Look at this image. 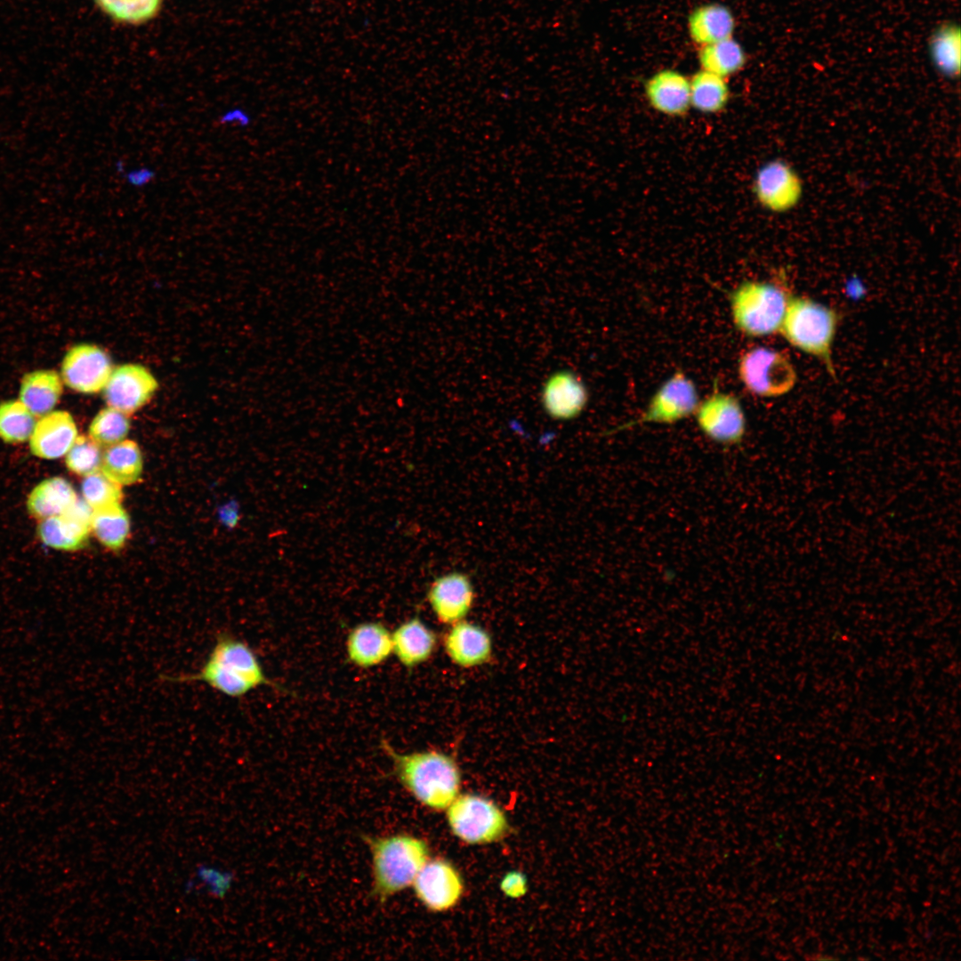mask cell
Wrapping results in <instances>:
<instances>
[{
	"label": "cell",
	"mask_w": 961,
	"mask_h": 961,
	"mask_svg": "<svg viewBox=\"0 0 961 961\" xmlns=\"http://www.w3.org/2000/svg\"><path fill=\"white\" fill-rule=\"evenodd\" d=\"M125 176L127 182L132 186L142 187L154 179L155 173L151 169L141 167L126 173Z\"/></svg>",
	"instance_id": "8d00e7d4"
},
{
	"label": "cell",
	"mask_w": 961,
	"mask_h": 961,
	"mask_svg": "<svg viewBox=\"0 0 961 961\" xmlns=\"http://www.w3.org/2000/svg\"><path fill=\"white\" fill-rule=\"evenodd\" d=\"M427 598L437 619L451 626L467 616L473 605L475 593L467 574L452 571L433 580Z\"/></svg>",
	"instance_id": "9a60e30c"
},
{
	"label": "cell",
	"mask_w": 961,
	"mask_h": 961,
	"mask_svg": "<svg viewBox=\"0 0 961 961\" xmlns=\"http://www.w3.org/2000/svg\"><path fill=\"white\" fill-rule=\"evenodd\" d=\"M501 888L510 897L521 896L527 890L526 879L521 874L512 872L504 877Z\"/></svg>",
	"instance_id": "d590c367"
},
{
	"label": "cell",
	"mask_w": 961,
	"mask_h": 961,
	"mask_svg": "<svg viewBox=\"0 0 961 961\" xmlns=\"http://www.w3.org/2000/svg\"><path fill=\"white\" fill-rule=\"evenodd\" d=\"M363 840L371 854V894L381 903L412 885L428 860L426 842L409 834L363 836Z\"/></svg>",
	"instance_id": "3957f363"
},
{
	"label": "cell",
	"mask_w": 961,
	"mask_h": 961,
	"mask_svg": "<svg viewBox=\"0 0 961 961\" xmlns=\"http://www.w3.org/2000/svg\"><path fill=\"white\" fill-rule=\"evenodd\" d=\"M541 404L546 415L556 421H569L585 410L589 393L583 380L570 369L552 373L541 389Z\"/></svg>",
	"instance_id": "5bb4252c"
},
{
	"label": "cell",
	"mask_w": 961,
	"mask_h": 961,
	"mask_svg": "<svg viewBox=\"0 0 961 961\" xmlns=\"http://www.w3.org/2000/svg\"><path fill=\"white\" fill-rule=\"evenodd\" d=\"M790 298L786 288L776 283L745 281L731 295L733 323L753 337L779 332Z\"/></svg>",
	"instance_id": "5b68a950"
},
{
	"label": "cell",
	"mask_w": 961,
	"mask_h": 961,
	"mask_svg": "<svg viewBox=\"0 0 961 961\" xmlns=\"http://www.w3.org/2000/svg\"><path fill=\"white\" fill-rule=\"evenodd\" d=\"M142 456L138 444L124 440L108 448L102 455L101 471L119 485L137 482L142 473Z\"/></svg>",
	"instance_id": "d4e9b609"
},
{
	"label": "cell",
	"mask_w": 961,
	"mask_h": 961,
	"mask_svg": "<svg viewBox=\"0 0 961 961\" xmlns=\"http://www.w3.org/2000/svg\"><path fill=\"white\" fill-rule=\"evenodd\" d=\"M346 652L350 662L359 667L377 666L392 653V633L379 622L361 623L349 633Z\"/></svg>",
	"instance_id": "ffe728a7"
},
{
	"label": "cell",
	"mask_w": 961,
	"mask_h": 961,
	"mask_svg": "<svg viewBox=\"0 0 961 961\" xmlns=\"http://www.w3.org/2000/svg\"><path fill=\"white\" fill-rule=\"evenodd\" d=\"M100 10L116 23L139 26L155 19L164 0H93Z\"/></svg>",
	"instance_id": "f546056e"
},
{
	"label": "cell",
	"mask_w": 961,
	"mask_h": 961,
	"mask_svg": "<svg viewBox=\"0 0 961 961\" xmlns=\"http://www.w3.org/2000/svg\"><path fill=\"white\" fill-rule=\"evenodd\" d=\"M77 436L76 423L69 412L52 411L36 422L29 438L30 451L43 459L61 458L67 454Z\"/></svg>",
	"instance_id": "ac0fdd59"
},
{
	"label": "cell",
	"mask_w": 961,
	"mask_h": 961,
	"mask_svg": "<svg viewBox=\"0 0 961 961\" xmlns=\"http://www.w3.org/2000/svg\"><path fill=\"white\" fill-rule=\"evenodd\" d=\"M130 430L127 415L113 408H105L93 417L89 426V437L101 447H110L123 441Z\"/></svg>",
	"instance_id": "1f68e13d"
},
{
	"label": "cell",
	"mask_w": 961,
	"mask_h": 961,
	"mask_svg": "<svg viewBox=\"0 0 961 961\" xmlns=\"http://www.w3.org/2000/svg\"><path fill=\"white\" fill-rule=\"evenodd\" d=\"M194 876V879L186 884V892H191L199 886L204 888L208 895L216 899H223L234 881L232 871L208 864H199Z\"/></svg>",
	"instance_id": "e575fe53"
},
{
	"label": "cell",
	"mask_w": 961,
	"mask_h": 961,
	"mask_svg": "<svg viewBox=\"0 0 961 961\" xmlns=\"http://www.w3.org/2000/svg\"><path fill=\"white\" fill-rule=\"evenodd\" d=\"M699 430L712 441L732 446L746 434L747 421L739 400L731 393L715 392L699 404L694 413Z\"/></svg>",
	"instance_id": "9c48e42d"
},
{
	"label": "cell",
	"mask_w": 961,
	"mask_h": 961,
	"mask_svg": "<svg viewBox=\"0 0 961 961\" xmlns=\"http://www.w3.org/2000/svg\"><path fill=\"white\" fill-rule=\"evenodd\" d=\"M81 491L85 502L93 510L120 504L121 485L109 479L101 471L85 476Z\"/></svg>",
	"instance_id": "836d02e7"
},
{
	"label": "cell",
	"mask_w": 961,
	"mask_h": 961,
	"mask_svg": "<svg viewBox=\"0 0 961 961\" xmlns=\"http://www.w3.org/2000/svg\"><path fill=\"white\" fill-rule=\"evenodd\" d=\"M752 190L760 206L772 213L792 210L800 202L804 186L797 172L787 162L773 159L755 173Z\"/></svg>",
	"instance_id": "30bf717a"
},
{
	"label": "cell",
	"mask_w": 961,
	"mask_h": 961,
	"mask_svg": "<svg viewBox=\"0 0 961 961\" xmlns=\"http://www.w3.org/2000/svg\"><path fill=\"white\" fill-rule=\"evenodd\" d=\"M746 61L744 49L732 37L702 45L699 52L701 69L725 78L742 69Z\"/></svg>",
	"instance_id": "83f0119b"
},
{
	"label": "cell",
	"mask_w": 961,
	"mask_h": 961,
	"mask_svg": "<svg viewBox=\"0 0 961 961\" xmlns=\"http://www.w3.org/2000/svg\"><path fill=\"white\" fill-rule=\"evenodd\" d=\"M644 93L650 107L660 114L678 117L690 109V79L677 70L653 74L644 85Z\"/></svg>",
	"instance_id": "d6986e66"
},
{
	"label": "cell",
	"mask_w": 961,
	"mask_h": 961,
	"mask_svg": "<svg viewBox=\"0 0 961 961\" xmlns=\"http://www.w3.org/2000/svg\"><path fill=\"white\" fill-rule=\"evenodd\" d=\"M93 509L78 499L63 514L41 520L36 529L39 539L45 545L62 551H75L84 547L91 530Z\"/></svg>",
	"instance_id": "2e32d148"
},
{
	"label": "cell",
	"mask_w": 961,
	"mask_h": 961,
	"mask_svg": "<svg viewBox=\"0 0 961 961\" xmlns=\"http://www.w3.org/2000/svg\"><path fill=\"white\" fill-rule=\"evenodd\" d=\"M251 118L243 109H235L227 111L220 119L221 123L235 124L239 126H247Z\"/></svg>",
	"instance_id": "74e56055"
},
{
	"label": "cell",
	"mask_w": 961,
	"mask_h": 961,
	"mask_svg": "<svg viewBox=\"0 0 961 961\" xmlns=\"http://www.w3.org/2000/svg\"><path fill=\"white\" fill-rule=\"evenodd\" d=\"M381 747L399 782L420 804L440 811L457 796L461 775L452 756L437 750L400 753L384 739Z\"/></svg>",
	"instance_id": "7a4b0ae2"
},
{
	"label": "cell",
	"mask_w": 961,
	"mask_h": 961,
	"mask_svg": "<svg viewBox=\"0 0 961 961\" xmlns=\"http://www.w3.org/2000/svg\"><path fill=\"white\" fill-rule=\"evenodd\" d=\"M690 108L703 114L723 111L730 100V88L725 77L699 70L690 79Z\"/></svg>",
	"instance_id": "484cf974"
},
{
	"label": "cell",
	"mask_w": 961,
	"mask_h": 961,
	"mask_svg": "<svg viewBox=\"0 0 961 961\" xmlns=\"http://www.w3.org/2000/svg\"><path fill=\"white\" fill-rule=\"evenodd\" d=\"M929 51L937 69L946 77H957L961 64V33L949 22L937 28L929 40Z\"/></svg>",
	"instance_id": "4316f807"
},
{
	"label": "cell",
	"mask_w": 961,
	"mask_h": 961,
	"mask_svg": "<svg viewBox=\"0 0 961 961\" xmlns=\"http://www.w3.org/2000/svg\"><path fill=\"white\" fill-rule=\"evenodd\" d=\"M72 485L64 478L54 476L42 480L27 499L28 513L38 520L66 513L77 500Z\"/></svg>",
	"instance_id": "7402d4cb"
},
{
	"label": "cell",
	"mask_w": 961,
	"mask_h": 961,
	"mask_svg": "<svg viewBox=\"0 0 961 961\" xmlns=\"http://www.w3.org/2000/svg\"><path fill=\"white\" fill-rule=\"evenodd\" d=\"M109 354L99 346L77 344L65 355L61 365L64 384L75 392L94 394L103 390L112 371Z\"/></svg>",
	"instance_id": "8fae6325"
},
{
	"label": "cell",
	"mask_w": 961,
	"mask_h": 961,
	"mask_svg": "<svg viewBox=\"0 0 961 961\" xmlns=\"http://www.w3.org/2000/svg\"><path fill=\"white\" fill-rule=\"evenodd\" d=\"M735 19L731 10L720 4H706L695 8L688 19L690 38L702 45L732 37Z\"/></svg>",
	"instance_id": "603a6c76"
},
{
	"label": "cell",
	"mask_w": 961,
	"mask_h": 961,
	"mask_svg": "<svg viewBox=\"0 0 961 961\" xmlns=\"http://www.w3.org/2000/svg\"><path fill=\"white\" fill-rule=\"evenodd\" d=\"M157 388L154 376L139 364H125L113 369L102 392L108 407L127 416L146 405Z\"/></svg>",
	"instance_id": "7c38bea8"
},
{
	"label": "cell",
	"mask_w": 961,
	"mask_h": 961,
	"mask_svg": "<svg viewBox=\"0 0 961 961\" xmlns=\"http://www.w3.org/2000/svg\"><path fill=\"white\" fill-rule=\"evenodd\" d=\"M420 902L432 911H444L460 899L463 882L457 870L441 859L427 860L413 884Z\"/></svg>",
	"instance_id": "4fadbf2b"
},
{
	"label": "cell",
	"mask_w": 961,
	"mask_h": 961,
	"mask_svg": "<svg viewBox=\"0 0 961 961\" xmlns=\"http://www.w3.org/2000/svg\"><path fill=\"white\" fill-rule=\"evenodd\" d=\"M699 404L695 383L682 370L675 371L655 392L642 414L609 432L613 433L644 424H672L694 415Z\"/></svg>",
	"instance_id": "ba28073f"
},
{
	"label": "cell",
	"mask_w": 961,
	"mask_h": 961,
	"mask_svg": "<svg viewBox=\"0 0 961 961\" xmlns=\"http://www.w3.org/2000/svg\"><path fill=\"white\" fill-rule=\"evenodd\" d=\"M65 456L67 468L77 475L85 477L101 471V446L89 436H77Z\"/></svg>",
	"instance_id": "d6a6232c"
},
{
	"label": "cell",
	"mask_w": 961,
	"mask_h": 961,
	"mask_svg": "<svg viewBox=\"0 0 961 961\" xmlns=\"http://www.w3.org/2000/svg\"><path fill=\"white\" fill-rule=\"evenodd\" d=\"M62 392V382L53 370H37L27 374L20 384V401L35 416L52 411Z\"/></svg>",
	"instance_id": "cb8c5ba5"
},
{
	"label": "cell",
	"mask_w": 961,
	"mask_h": 961,
	"mask_svg": "<svg viewBox=\"0 0 961 961\" xmlns=\"http://www.w3.org/2000/svg\"><path fill=\"white\" fill-rule=\"evenodd\" d=\"M443 644L448 657L460 667L479 666L492 657V639L488 631L464 619L451 625Z\"/></svg>",
	"instance_id": "e0dca14e"
},
{
	"label": "cell",
	"mask_w": 961,
	"mask_h": 961,
	"mask_svg": "<svg viewBox=\"0 0 961 961\" xmlns=\"http://www.w3.org/2000/svg\"><path fill=\"white\" fill-rule=\"evenodd\" d=\"M738 375L750 393L762 398L785 395L797 380L789 359L781 351L764 346L751 348L741 354Z\"/></svg>",
	"instance_id": "8992f818"
},
{
	"label": "cell",
	"mask_w": 961,
	"mask_h": 961,
	"mask_svg": "<svg viewBox=\"0 0 961 961\" xmlns=\"http://www.w3.org/2000/svg\"><path fill=\"white\" fill-rule=\"evenodd\" d=\"M392 653L407 668L427 661L437 646V635L423 620L414 617L400 624L392 633Z\"/></svg>",
	"instance_id": "44dd1931"
},
{
	"label": "cell",
	"mask_w": 961,
	"mask_h": 961,
	"mask_svg": "<svg viewBox=\"0 0 961 961\" xmlns=\"http://www.w3.org/2000/svg\"><path fill=\"white\" fill-rule=\"evenodd\" d=\"M35 416L20 400L0 404V439L7 443L29 440L36 424Z\"/></svg>",
	"instance_id": "4dcf8cb0"
},
{
	"label": "cell",
	"mask_w": 961,
	"mask_h": 961,
	"mask_svg": "<svg viewBox=\"0 0 961 961\" xmlns=\"http://www.w3.org/2000/svg\"><path fill=\"white\" fill-rule=\"evenodd\" d=\"M447 817L452 832L469 844L497 841L507 829L503 812L491 800L473 794L456 796Z\"/></svg>",
	"instance_id": "52a82bcc"
},
{
	"label": "cell",
	"mask_w": 961,
	"mask_h": 961,
	"mask_svg": "<svg viewBox=\"0 0 961 961\" xmlns=\"http://www.w3.org/2000/svg\"><path fill=\"white\" fill-rule=\"evenodd\" d=\"M838 321L834 309L807 297H791L779 332L792 346L818 358L834 374L832 346Z\"/></svg>",
	"instance_id": "277c9868"
},
{
	"label": "cell",
	"mask_w": 961,
	"mask_h": 961,
	"mask_svg": "<svg viewBox=\"0 0 961 961\" xmlns=\"http://www.w3.org/2000/svg\"><path fill=\"white\" fill-rule=\"evenodd\" d=\"M172 682H200L230 698L238 699L260 686L279 689L265 674L253 649L229 632H220L200 669L193 674L162 675Z\"/></svg>",
	"instance_id": "6da1fadb"
},
{
	"label": "cell",
	"mask_w": 961,
	"mask_h": 961,
	"mask_svg": "<svg viewBox=\"0 0 961 961\" xmlns=\"http://www.w3.org/2000/svg\"><path fill=\"white\" fill-rule=\"evenodd\" d=\"M91 530L97 539L113 551L122 548L130 532V520L121 504L93 510Z\"/></svg>",
	"instance_id": "f1b7e54d"
}]
</instances>
